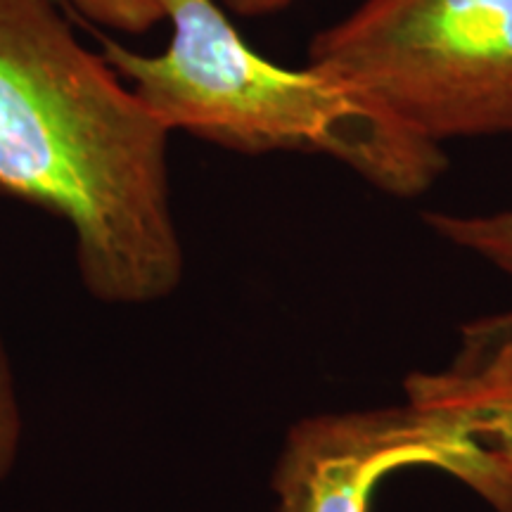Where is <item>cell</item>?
Wrapping results in <instances>:
<instances>
[{"label": "cell", "mask_w": 512, "mask_h": 512, "mask_svg": "<svg viewBox=\"0 0 512 512\" xmlns=\"http://www.w3.org/2000/svg\"><path fill=\"white\" fill-rule=\"evenodd\" d=\"M166 150L169 131L50 0H0V195L67 223L102 304H155L181 285Z\"/></svg>", "instance_id": "6da1fadb"}, {"label": "cell", "mask_w": 512, "mask_h": 512, "mask_svg": "<svg viewBox=\"0 0 512 512\" xmlns=\"http://www.w3.org/2000/svg\"><path fill=\"white\" fill-rule=\"evenodd\" d=\"M171 41L143 55L100 38L102 60L166 131L247 155L309 152L349 166L392 197H418L444 174L441 145L361 88L316 67L254 53L214 0H164Z\"/></svg>", "instance_id": "7a4b0ae2"}, {"label": "cell", "mask_w": 512, "mask_h": 512, "mask_svg": "<svg viewBox=\"0 0 512 512\" xmlns=\"http://www.w3.org/2000/svg\"><path fill=\"white\" fill-rule=\"evenodd\" d=\"M422 138L512 136V0H363L309 46Z\"/></svg>", "instance_id": "3957f363"}, {"label": "cell", "mask_w": 512, "mask_h": 512, "mask_svg": "<svg viewBox=\"0 0 512 512\" xmlns=\"http://www.w3.org/2000/svg\"><path fill=\"white\" fill-rule=\"evenodd\" d=\"M413 465L439 467L470 489L477 484L475 460L456 430L411 403L299 420L271 484L278 512H368L375 484Z\"/></svg>", "instance_id": "277c9868"}, {"label": "cell", "mask_w": 512, "mask_h": 512, "mask_svg": "<svg viewBox=\"0 0 512 512\" xmlns=\"http://www.w3.org/2000/svg\"><path fill=\"white\" fill-rule=\"evenodd\" d=\"M406 403L446 420L477 467L475 494L512 512V311L460 328V347L439 373L403 382Z\"/></svg>", "instance_id": "5b68a950"}, {"label": "cell", "mask_w": 512, "mask_h": 512, "mask_svg": "<svg viewBox=\"0 0 512 512\" xmlns=\"http://www.w3.org/2000/svg\"><path fill=\"white\" fill-rule=\"evenodd\" d=\"M425 223L439 238L482 256L512 278V209L475 216L430 211L425 214Z\"/></svg>", "instance_id": "8992f818"}, {"label": "cell", "mask_w": 512, "mask_h": 512, "mask_svg": "<svg viewBox=\"0 0 512 512\" xmlns=\"http://www.w3.org/2000/svg\"><path fill=\"white\" fill-rule=\"evenodd\" d=\"M83 17L124 34H145L166 22L164 0H69Z\"/></svg>", "instance_id": "52a82bcc"}, {"label": "cell", "mask_w": 512, "mask_h": 512, "mask_svg": "<svg viewBox=\"0 0 512 512\" xmlns=\"http://www.w3.org/2000/svg\"><path fill=\"white\" fill-rule=\"evenodd\" d=\"M22 446V411L8 354L0 342V482L10 475Z\"/></svg>", "instance_id": "ba28073f"}, {"label": "cell", "mask_w": 512, "mask_h": 512, "mask_svg": "<svg viewBox=\"0 0 512 512\" xmlns=\"http://www.w3.org/2000/svg\"><path fill=\"white\" fill-rule=\"evenodd\" d=\"M290 3L292 0H223V5H226L230 12L242 17L273 15V12L287 8Z\"/></svg>", "instance_id": "9c48e42d"}]
</instances>
